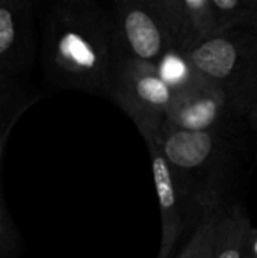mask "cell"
<instances>
[{
  "label": "cell",
  "mask_w": 257,
  "mask_h": 258,
  "mask_svg": "<svg viewBox=\"0 0 257 258\" xmlns=\"http://www.w3.org/2000/svg\"><path fill=\"white\" fill-rule=\"evenodd\" d=\"M114 56L112 14L95 0H56L44 12L41 62L50 86L105 98Z\"/></svg>",
  "instance_id": "cell-1"
},
{
  "label": "cell",
  "mask_w": 257,
  "mask_h": 258,
  "mask_svg": "<svg viewBox=\"0 0 257 258\" xmlns=\"http://www.w3.org/2000/svg\"><path fill=\"white\" fill-rule=\"evenodd\" d=\"M155 145L200 216L238 201L236 190L254 157L247 133L186 132L165 122Z\"/></svg>",
  "instance_id": "cell-2"
},
{
  "label": "cell",
  "mask_w": 257,
  "mask_h": 258,
  "mask_svg": "<svg viewBox=\"0 0 257 258\" xmlns=\"http://www.w3.org/2000/svg\"><path fill=\"white\" fill-rule=\"evenodd\" d=\"M186 56L223 95L229 109L245 119L257 104V35L251 27L215 33L194 44Z\"/></svg>",
  "instance_id": "cell-3"
},
{
  "label": "cell",
  "mask_w": 257,
  "mask_h": 258,
  "mask_svg": "<svg viewBox=\"0 0 257 258\" xmlns=\"http://www.w3.org/2000/svg\"><path fill=\"white\" fill-rule=\"evenodd\" d=\"M105 98L132 119L145 144H155L165 122L173 91L161 80L155 63L114 51Z\"/></svg>",
  "instance_id": "cell-4"
},
{
  "label": "cell",
  "mask_w": 257,
  "mask_h": 258,
  "mask_svg": "<svg viewBox=\"0 0 257 258\" xmlns=\"http://www.w3.org/2000/svg\"><path fill=\"white\" fill-rule=\"evenodd\" d=\"M165 124L186 132L247 133L245 119L229 109L220 91L198 71L188 85L173 92Z\"/></svg>",
  "instance_id": "cell-5"
},
{
  "label": "cell",
  "mask_w": 257,
  "mask_h": 258,
  "mask_svg": "<svg viewBox=\"0 0 257 258\" xmlns=\"http://www.w3.org/2000/svg\"><path fill=\"white\" fill-rule=\"evenodd\" d=\"M111 8L115 53L156 63L171 48L155 0H115Z\"/></svg>",
  "instance_id": "cell-6"
},
{
  "label": "cell",
  "mask_w": 257,
  "mask_h": 258,
  "mask_svg": "<svg viewBox=\"0 0 257 258\" xmlns=\"http://www.w3.org/2000/svg\"><path fill=\"white\" fill-rule=\"evenodd\" d=\"M32 0H0V74L21 77L36 54Z\"/></svg>",
  "instance_id": "cell-7"
},
{
  "label": "cell",
  "mask_w": 257,
  "mask_h": 258,
  "mask_svg": "<svg viewBox=\"0 0 257 258\" xmlns=\"http://www.w3.org/2000/svg\"><path fill=\"white\" fill-rule=\"evenodd\" d=\"M147 150L151 162L153 183L159 204L162 230L161 246L156 258H171L182 236L186 233L189 216L195 213V216L200 218V215L192 209V206L179 189L174 175L158 147L155 144H147Z\"/></svg>",
  "instance_id": "cell-8"
},
{
  "label": "cell",
  "mask_w": 257,
  "mask_h": 258,
  "mask_svg": "<svg viewBox=\"0 0 257 258\" xmlns=\"http://www.w3.org/2000/svg\"><path fill=\"white\" fill-rule=\"evenodd\" d=\"M168 32L171 48L186 53L198 41L217 33L211 0H155Z\"/></svg>",
  "instance_id": "cell-9"
},
{
  "label": "cell",
  "mask_w": 257,
  "mask_h": 258,
  "mask_svg": "<svg viewBox=\"0 0 257 258\" xmlns=\"http://www.w3.org/2000/svg\"><path fill=\"white\" fill-rule=\"evenodd\" d=\"M256 230L238 201L223 207L218 216L212 258H250V243Z\"/></svg>",
  "instance_id": "cell-10"
},
{
  "label": "cell",
  "mask_w": 257,
  "mask_h": 258,
  "mask_svg": "<svg viewBox=\"0 0 257 258\" xmlns=\"http://www.w3.org/2000/svg\"><path fill=\"white\" fill-rule=\"evenodd\" d=\"M41 97V91L26 83L21 77L0 74V165L11 130Z\"/></svg>",
  "instance_id": "cell-11"
},
{
  "label": "cell",
  "mask_w": 257,
  "mask_h": 258,
  "mask_svg": "<svg viewBox=\"0 0 257 258\" xmlns=\"http://www.w3.org/2000/svg\"><path fill=\"white\" fill-rule=\"evenodd\" d=\"M217 33L250 27L257 14V0H211Z\"/></svg>",
  "instance_id": "cell-12"
},
{
  "label": "cell",
  "mask_w": 257,
  "mask_h": 258,
  "mask_svg": "<svg viewBox=\"0 0 257 258\" xmlns=\"http://www.w3.org/2000/svg\"><path fill=\"white\" fill-rule=\"evenodd\" d=\"M220 210H208L201 213L189 240L176 258H212Z\"/></svg>",
  "instance_id": "cell-13"
},
{
  "label": "cell",
  "mask_w": 257,
  "mask_h": 258,
  "mask_svg": "<svg viewBox=\"0 0 257 258\" xmlns=\"http://www.w3.org/2000/svg\"><path fill=\"white\" fill-rule=\"evenodd\" d=\"M158 76L161 80L173 91L182 89L185 85H188L197 74V70L189 62L186 53L168 48L155 63Z\"/></svg>",
  "instance_id": "cell-14"
},
{
  "label": "cell",
  "mask_w": 257,
  "mask_h": 258,
  "mask_svg": "<svg viewBox=\"0 0 257 258\" xmlns=\"http://www.w3.org/2000/svg\"><path fill=\"white\" fill-rule=\"evenodd\" d=\"M21 246L18 230L8 213L0 192V258H15Z\"/></svg>",
  "instance_id": "cell-15"
},
{
  "label": "cell",
  "mask_w": 257,
  "mask_h": 258,
  "mask_svg": "<svg viewBox=\"0 0 257 258\" xmlns=\"http://www.w3.org/2000/svg\"><path fill=\"white\" fill-rule=\"evenodd\" d=\"M245 127H247V133H248V138H250V142H251L254 157H257V104L247 113Z\"/></svg>",
  "instance_id": "cell-16"
},
{
  "label": "cell",
  "mask_w": 257,
  "mask_h": 258,
  "mask_svg": "<svg viewBox=\"0 0 257 258\" xmlns=\"http://www.w3.org/2000/svg\"><path fill=\"white\" fill-rule=\"evenodd\" d=\"M250 258H257V230L250 243Z\"/></svg>",
  "instance_id": "cell-17"
},
{
  "label": "cell",
  "mask_w": 257,
  "mask_h": 258,
  "mask_svg": "<svg viewBox=\"0 0 257 258\" xmlns=\"http://www.w3.org/2000/svg\"><path fill=\"white\" fill-rule=\"evenodd\" d=\"M251 29H253V32L257 35V14L254 15V18H253V21H251V26H250Z\"/></svg>",
  "instance_id": "cell-18"
}]
</instances>
